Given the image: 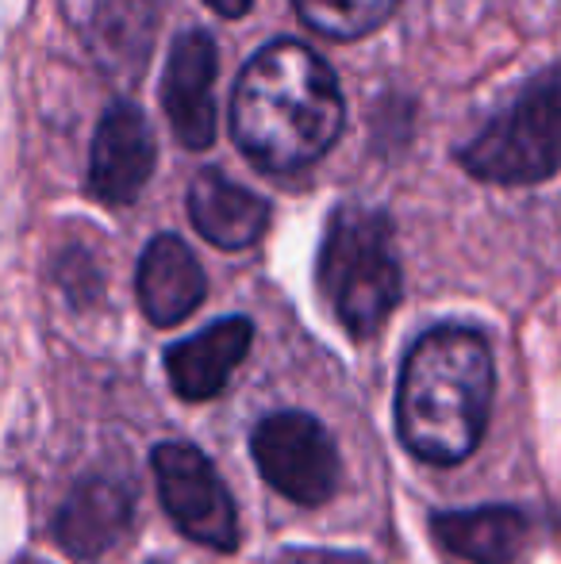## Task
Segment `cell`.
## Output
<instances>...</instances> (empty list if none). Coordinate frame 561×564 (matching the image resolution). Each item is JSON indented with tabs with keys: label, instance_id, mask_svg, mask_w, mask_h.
<instances>
[{
	"label": "cell",
	"instance_id": "obj_1",
	"mask_svg": "<svg viewBox=\"0 0 561 564\" xmlns=\"http://www.w3.org/2000/svg\"><path fill=\"white\" fill-rule=\"evenodd\" d=\"M346 127L335 69L308 43L278 39L242 66L231 93V139L262 173H300L331 154Z\"/></svg>",
	"mask_w": 561,
	"mask_h": 564
},
{
	"label": "cell",
	"instance_id": "obj_2",
	"mask_svg": "<svg viewBox=\"0 0 561 564\" xmlns=\"http://www.w3.org/2000/svg\"><path fill=\"white\" fill-rule=\"evenodd\" d=\"M496 365L488 338L439 323L412 341L397 380V438L423 465H462L485 442Z\"/></svg>",
	"mask_w": 561,
	"mask_h": 564
},
{
	"label": "cell",
	"instance_id": "obj_3",
	"mask_svg": "<svg viewBox=\"0 0 561 564\" xmlns=\"http://www.w3.org/2000/svg\"><path fill=\"white\" fill-rule=\"evenodd\" d=\"M315 284L331 315L354 341L381 335L404 296V273L392 250V219L381 208L343 204L323 230Z\"/></svg>",
	"mask_w": 561,
	"mask_h": 564
},
{
	"label": "cell",
	"instance_id": "obj_4",
	"mask_svg": "<svg viewBox=\"0 0 561 564\" xmlns=\"http://www.w3.org/2000/svg\"><path fill=\"white\" fill-rule=\"evenodd\" d=\"M470 177L488 185H539L561 170V66L535 74L477 139L457 150Z\"/></svg>",
	"mask_w": 561,
	"mask_h": 564
},
{
	"label": "cell",
	"instance_id": "obj_5",
	"mask_svg": "<svg viewBox=\"0 0 561 564\" xmlns=\"http://www.w3.org/2000/svg\"><path fill=\"white\" fill-rule=\"evenodd\" d=\"M150 468L165 514L188 542L216 553L239 550V511L208 453L193 442H158L150 449Z\"/></svg>",
	"mask_w": 561,
	"mask_h": 564
},
{
	"label": "cell",
	"instance_id": "obj_6",
	"mask_svg": "<svg viewBox=\"0 0 561 564\" xmlns=\"http://www.w3.org/2000/svg\"><path fill=\"white\" fill-rule=\"evenodd\" d=\"M262 480L296 507H323L338 491V446L308 411H273L250 434Z\"/></svg>",
	"mask_w": 561,
	"mask_h": 564
},
{
	"label": "cell",
	"instance_id": "obj_7",
	"mask_svg": "<svg viewBox=\"0 0 561 564\" xmlns=\"http://www.w3.org/2000/svg\"><path fill=\"white\" fill-rule=\"evenodd\" d=\"M158 147L136 100H112L93 131L89 193L108 208H131L154 177Z\"/></svg>",
	"mask_w": 561,
	"mask_h": 564
},
{
	"label": "cell",
	"instance_id": "obj_8",
	"mask_svg": "<svg viewBox=\"0 0 561 564\" xmlns=\"http://www.w3.org/2000/svg\"><path fill=\"white\" fill-rule=\"evenodd\" d=\"M219 74L216 39L188 28L173 39L162 74V108L173 139L185 150H208L216 142V97L212 85Z\"/></svg>",
	"mask_w": 561,
	"mask_h": 564
},
{
	"label": "cell",
	"instance_id": "obj_9",
	"mask_svg": "<svg viewBox=\"0 0 561 564\" xmlns=\"http://www.w3.org/2000/svg\"><path fill=\"white\" fill-rule=\"evenodd\" d=\"M131 519H136L131 484L108 473H89L62 499L51 530L66 557H74L77 564H97L128 534Z\"/></svg>",
	"mask_w": 561,
	"mask_h": 564
},
{
	"label": "cell",
	"instance_id": "obj_10",
	"mask_svg": "<svg viewBox=\"0 0 561 564\" xmlns=\"http://www.w3.org/2000/svg\"><path fill=\"white\" fill-rule=\"evenodd\" d=\"M250 346H255V323L247 315H227L196 335L173 341L162 357L173 395L185 403L216 400L231 380V372L247 361Z\"/></svg>",
	"mask_w": 561,
	"mask_h": 564
},
{
	"label": "cell",
	"instance_id": "obj_11",
	"mask_svg": "<svg viewBox=\"0 0 561 564\" xmlns=\"http://www.w3.org/2000/svg\"><path fill=\"white\" fill-rule=\"evenodd\" d=\"M136 296L147 323L170 330L185 323L208 296V276L201 258L181 235H154L139 258Z\"/></svg>",
	"mask_w": 561,
	"mask_h": 564
},
{
	"label": "cell",
	"instance_id": "obj_12",
	"mask_svg": "<svg viewBox=\"0 0 561 564\" xmlns=\"http://www.w3.org/2000/svg\"><path fill=\"white\" fill-rule=\"evenodd\" d=\"M188 219L216 250H250L270 227V200L219 170H201L188 185Z\"/></svg>",
	"mask_w": 561,
	"mask_h": 564
},
{
	"label": "cell",
	"instance_id": "obj_13",
	"mask_svg": "<svg viewBox=\"0 0 561 564\" xmlns=\"http://www.w3.org/2000/svg\"><path fill=\"white\" fill-rule=\"evenodd\" d=\"M527 530H531L527 514L508 503L431 514L434 542L470 564H511L524 550Z\"/></svg>",
	"mask_w": 561,
	"mask_h": 564
},
{
	"label": "cell",
	"instance_id": "obj_14",
	"mask_svg": "<svg viewBox=\"0 0 561 564\" xmlns=\"http://www.w3.org/2000/svg\"><path fill=\"white\" fill-rule=\"evenodd\" d=\"M158 35V4L154 0H105L93 12L89 46L100 69L120 82H136L150 58Z\"/></svg>",
	"mask_w": 561,
	"mask_h": 564
},
{
	"label": "cell",
	"instance_id": "obj_15",
	"mask_svg": "<svg viewBox=\"0 0 561 564\" xmlns=\"http://www.w3.org/2000/svg\"><path fill=\"white\" fill-rule=\"evenodd\" d=\"M400 0H292L296 15L323 39L354 43V39L377 31Z\"/></svg>",
	"mask_w": 561,
	"mask_h": 564
},
{
	"label": "cell",
	"instance_id": "obj_16",
	"mask_svg": "<svg viewBox=\"0 0 561 564\" xmlns=\"http://www.w3.org/2000/svg\"><path fill=\"white\" fill-rule=\"evenodd\" d=\"M58 284L74 304H89L93 296H100L97 261H93L85 250H66L58 258Z\"/></svg>",
	"mask_w": 561,
	"mask_h": 564
},
{
	"label": "cell",
	"instance_id": "obj_17",
	"mask_svg": "<svg viewBox=\"0 0 561 564\" xmlns=\"http://www.w3.org/2000/svg\"><path fill=\"white\" fill-rule=\"evenodd\" d=\"M284 564H369L366 553H338V550H289Z\"/></svg>",
	"mask_w": 561,
	"mask_h": 564
},
{
	"label": "cell",
	"instance_id": "obj_18",
	"mask_svg": "<svg viewBox=\"0 0 561 564\" xmlns=\"http://www.w3.org/2000/svg\"><path fill=\"white\" fill-rule=\"evenodd\" d=\"M204 4L216 15H224V20H242V15L255 8V0H204Z\"/></svg>",
	"mask_w": 561,
	"mask_h": 564
},
{
	"label": "cell",
	"instance_id": "obj_19",
	"mask_svg": "<svg viewBox=\"0 0 561 564\" xmlns=\"http://www.w3.org/2000/svg\"><path fill=\"white\" fill-rule=\"evenodd\" d=\"M23 564H43V561H35V557H31V561H23Z\"/></svg>",
	"mask_w": 561,
	"mask_h": 564
},
{
	"label": "cell",
	"instance_id": "obj_20",
	"mask_svg": "<svg viewBox=\"0 0 561 564\" xmlns=\"http://www.w3.org/2000/svg\"><path fill=\"white\" fill-rule=\"evenodd\" d=\"M147 564H165V561H147Z\"/></svg>",
	"mask_w": 561,
	"mask_h": 564
}]
</instances>
